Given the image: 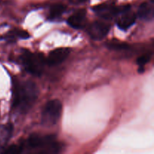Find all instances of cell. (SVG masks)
<instances>
[{
	"mask_svg": "<svg viewBox=\"0 0 154 154\" xmlns=\"http://www.w3.org/2000/svg\"><path fill=\"white\" fill-rule=\"evenodd\" d=\"M86 15L87 11L85 9H79L68 18L67 23L73 29H81L85 24Z\"/></svg>",
	"mask_w": 154,
	"mask_h": 154,
	"instance_id": "obj_9",
	"label": "cell"
},
{
	"mask_svg": "<svg viewBox=\"0 0 154 154\" xmlns=\"http://www.w3.org/2000/svg\"><path fill=\"white\" fill-rule=\"evenodd\" d=\"M66 6L63 4H54L50 9V18L52 20L58 18L66 11Z\"/></svg>",
	"mask_w": 154,
	"mask_h": 154,
	"instance_id": "obj_11",
	"label": "cell"
},
{
	"mask_svg": "<svg viewBox=\"0 0 154 154\" xmlns=\"http://www.w3.org/2000/svg\"><path fill=\"white\" fill-rule=\"evenodd\" d=\"M69 2H71L72 4L74 5H80V4H83V3L86 2L88 0H68Z\"/></svg>",
	"mask_w": 154,
	"mask_h": 154,
	"instance_id": "obj_17",
	"label": "cell"
},
{
	"mask_svg": "<svg viewBox=\"0 0 154 154\" xmlns=\"http://www.w3.org/2000/svg\"><path fill=\"white\" fill-rule=\"evenodd\" d=\"M137 15L141 20H149L150 17H152V15H153L152 8L148 3H141L138 8Z\"/></svg>",
	"mask_w": 154,
	"mask_h": 154,
	"instance_id": "obj_10",
	"label": "cell"
},
{
	"mask_svg": "<svg viewBox=\"0 0 154 154\" xmlns=\"http://www.w3.org/2000/svg\"><path fill=\"white\" fill-rule=\"evenodd\" d=\"M111 26L107 23L96 20L90 24L87 29V33L93 40L100 41L107 36L110 31Z\"/></svg>",
	"mask_w": 154,
	"mask_h": 154,
	"instance_id": "obj_6",
	"label": "cell"
},
{
	"mask_svg": "<svg viewBox=\"0 0 154 154\" xmlns=\"http://www.w3.org/2000/svg\"><path fill=\"white\" fill-rule=\"evenodd\" d=\"M63 105L59 99L50 100L45 104L42 110L41 123L45 126H54L60 118Z\"/></svg>",
	"mask_w": 154,
	"mask_h": 154,
	"instance_id": "obj_4",
	"label": "cell"
},
{
	"mask_svg": "<svg viewBox=\"0 0 154 154\" xmlns=\"http://www.w3.org/2000/svg\"><path fill=\"white\" fill-rule=\"evenodd\" d=\"M130 5H123L116 6L112 2H104L93 7V11L98 14L99 17L105 20H111L114 17H117L121 14L130 11Z\"/></svg>",
	"mask_w": 154,
	"mask_h": 154,
	"instance_id": "obj_5",
	"label": "cell"
},
{
	"mask_svg": "<svg viewBox=\"0 0 154 154\" xmlns=\"http://www.w3.org/2000/svg\"><path fill=\"white\" fill-rule=\"evenodd\" d=\"M23 149L24 147L23 144H19V145L18 144H13V145L6 148L5 150H3V153L7 154H18L22 153Z\"/></svg>",
	"mask_w": 154,
	"mask_h": 154,
	"instance_id": "obj_15",
	"label": "cell"
},
{
	"mask_svg": "<svg viewBox=\"0 0 154 154\" xmlns=\"http://www.w3.org/2000/svg\"><path fill=\"white\" fill-rule=\"evenodd\" d=\"M21 60L28 72L35 76H40L46 65V58L41 53H32L25 51L21 55Z\"/></svg>",
	"mask_w": 154,
	"mask_h": 154,
	"instance_id": "obj_3",
	"label": "cell"
},
{
	"mask_svg": "<svg viewBox=\"0 0 154 154\" xmlns=\"http://www.w3.org/2000/svg\"><path fill=\"white\" fill-rule=\"evenodd\" d=\"M15 38L26 39L28 38H29V32H27L26 31H25V30L15 29L11 31L10 32H9V34H8V38Z\"/></svg>",
	"mask_w": 154,
	"mask_h": 154,
	"instance_id": "obj_14",
	"label": "cell"
},
{
	"mask_svg": "<svg viewBox=\"0 0 154 154\" xmlns=\"http://www.w3.org/2000/svg\"><path fill=\"white\" fill-rule=\"evenodd\" d=\"M13 127L11 124L0 127V144L5 143L11 135Z\"/></svg>",
	"mask_w": 154,
	"mask_h": 154,
	"instance_id": "obj_13",
	"label": "cell"
},
{
	"mask_svg": "<svg viewBox=\"0 0 154 154\" xmlns=\"http://www.w3.org/2000/svg\"><path fill=\"white\" fill-rule=\"evenodd\" d=\"M38 89L32 81L16 84L13 92V108L21 114L28 112L37 100Z\"/></svg>",
	"mask_w": 154,
	"mask_h": 154,
	"instance_id": "obj_1",
	"label": "cell"
},
{
	"mask_svg": "<svg viewBox=\"0 0 154 154\" xmlns=\"http://www.w3.org/2000/svg\"><path fill=\"white\" fill-rule=\"evenodd\" d=\"M23 147L29 149H39V153H56L60 151L62 146L56 140L55 135H41L32 134L23 143Z\"/></svg>",
	"mask_w": 154,
	"mask_h": 154,
	"instance_id": "obj_2",
	"label": "cell"
},
{
	"mask_svg": "<svg viewBox=\"0 0 154 154\" xmlns=\"http://www.w3.org/2000/svg\"><path fill=\"white\" fill-rule=\"evenodd\" d=\"M70 54V50L67 48H60L51 51L46 59V63L49 66L60 65L67 59Z\"/></svg>",
	"mask_w": 154,
	"mask_h": 154,
	"instance_id": "obj_7",
	"label": "cell"
},
{
	"mask_svg": "<svg viewBox=\"0 0 154 154\" xmlns=\"http://www.w3.org/2000/svg\"><path fill=\"white\" fill-rule=\"evenodd\" d=\"M151 60V54H144L143 55L140 56L137 60V64L139 66V67H144L147 63L150 62Z\"/></svg>",
	"mask_w": 154,
	"mask_h": 154,
	"instance_id": "obj_16",
	"label": "cell"
},
{
	"mask_svg": "<svg viewBox=\"0 0 154 154\" xmlns=\"http://www.w3.org/2000/svg\"><path fill=\"white\" fill-rule=\"evenodd\" d=\"M106 47L108 49L112 50V51H123V50L128 49L129 48V45L126 42L114 40L107 42Z\"/></svg>",
	"mask_w": 154,
	"mask_h": 154,
	"instance_id": "obj_12",
	"label": "cell"
},
{
	"mask_svg": "<svg viewBox=\"0 0 154 154\" xmlns=\"http://www.w3.org/2000/svg\"><path fill=\"white\" fill-rule=\"evenodd\" d=\"M136 18V14L129 11L118 15L116 23L119 29L122 30H127L135 23Z\"/></svg>",
	"mask_w": 154,
	"mask_h": 154,
	"instance_id": "obj_8",
	"label": "cell"
}]
</instances>
